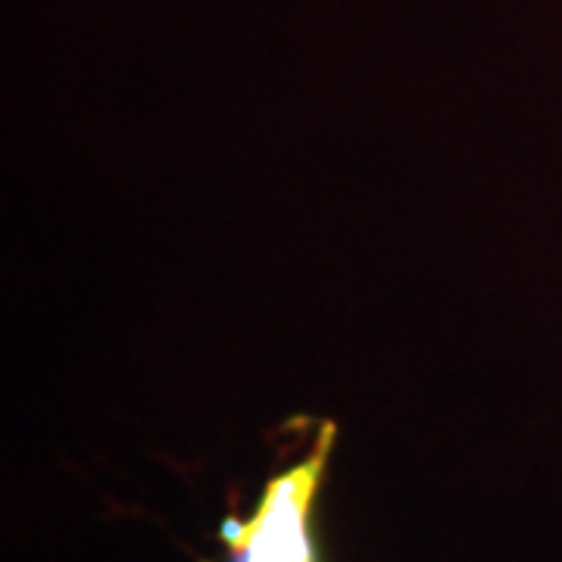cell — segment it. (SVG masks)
<instances>
[{"label":"cell","mask_w":562,"mask_h":562,"mask_svg":"<svg viewBox=\"0 0 562 562\" xmlns=\"http://www.w3.org/2000/svg\"><path fill=\"white\" fill-rule=\"evenodd\" d=\"M335 441L338 425L331 419L316 422L306 453L269 475L250 516L222 519L225 562H322L316 506Z\"/></svg>","instance_id":"1"}]
</instances>
